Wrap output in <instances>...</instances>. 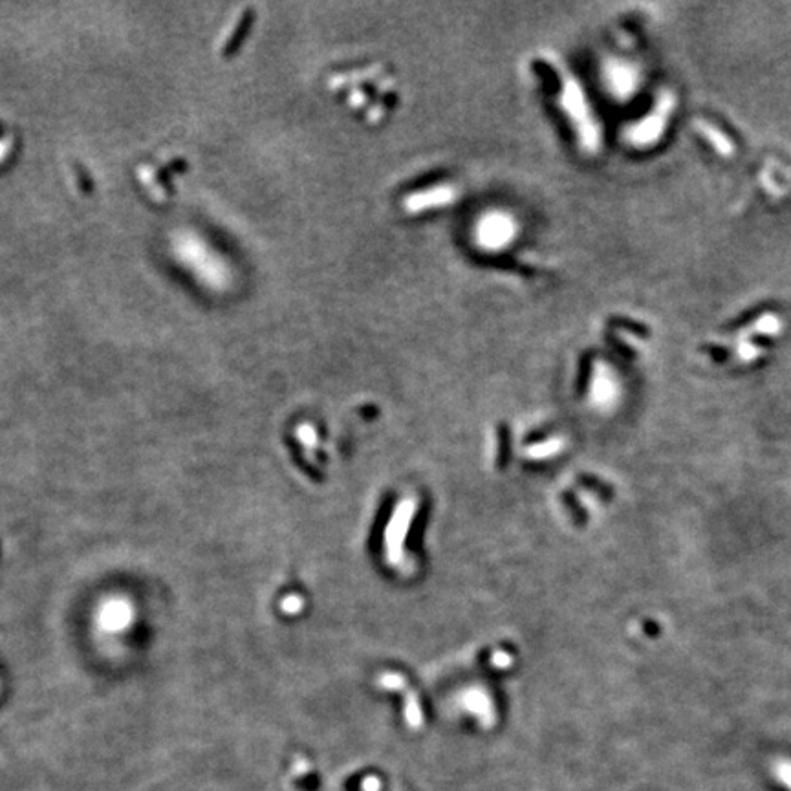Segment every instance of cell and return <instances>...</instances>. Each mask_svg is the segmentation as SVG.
<instances>
[{"mask_svg": "<svg viewBox=\"0 0 791 791\" xmlns=\"http://www.w3.org/2000/svg\"><path fill=\"white\" fill-rule=\"evenodd\" d=\"M95 621L105 632H123L134 621V607L125 597H110L99 605Z\"/></svg>", "mask_w": 791, "mask_h": 791, "instance_id": "7a4b0ae2", "label": "cell"}, {"mask_svg": "<svg viewBox=\"0 0 791 791\" xmlns=\"http://www.w3.org/2000/svg\"><path fill=\"white\" fill-rule=\"evenodd\" d=\"M605 81L617 97H629L638 90L639 73L632 64L623 61H612L605 66Z\"/></svg>", "mask_w": 791, "mask_h": 791, "instance_id": "277c9868", "label": "cell"}, {"mask_svg": "<svg viewBox=\"0 0 791 791\" xmlns=\"http://www.w3.org/2000/svg\"><path fill=\"white\" fill-rule=\"evenodd\" d=\"M773 775L778 783L791 791V762L790 760H777L773 766Z\"/></svg>", "mask_w": 791, "mask_h": 791, "instance_id": "52a82bcc", "label": "cell"}, {"mask_svg": "<svg viewBox=\"0 0 791 791\" xmlns=\"http://www.w3.org/2000/svg\"><path fill=\"white\" fill-rule=\"evenodd\" d=\"M617 396V383H614V376L610 370L605 369V364L597 367V374L593 379V398L601 405L612 403Z\"/></svg>", "mask_w": 791, "mask_h": 791, "instance_id": "8992f818", "label": "cell"}, {"mask_svg": "<svg viewBox=\"0 0 791 791\" xmlns=\"http://www.w3.org/2000/svg\"><path fill=\"white\" fill-rule=\"evenodd\" d=\"M456 198V193L451 185H436L425 193H416L405 200V207L412 213L427 211L432 207H444L445 203H451Z\"/></svg>", "mask_w": 791, "mask_h": 791, "instance_id": "5b68a950", "label": "cell"}, {"mask_svg": "<svg viewBox=\"0 0 791 791\" xmlns=\"http://www.w3.org/2000/svg\"><path fill=\"white\" fill-rule=\"evenodd\" d=\"M478 244L489 251L502 249L517 237V222L506 211H489L482 216L475 231Z\"/></svg>", "mask_w": 791, "mask_h": 791, "instance_id": "6da1fadb", "label": "cell"}, {"mask_svg": "<svg viewBox=\"0 0 791 791\" xmlns=\"http://www.w3.org/2000/svg\"><path fill=\"white\" fill-rule=\"evenodd\" d=\"M658 103L660 105L656 107V110H654L648 117H645L639 125H636L634 129H632V132L629 134L632 143H638V145L652 143V141H656L658 138L663 134V129H665L667 125V116L670 114V107H672L670 103H672V101L667 97L663 99V101H658Z\"/></svg>", "mask_w": 791, "mask_h": 791, "instance_id": "3957f363", "label": "cell"}]
</instances>
